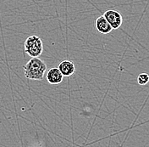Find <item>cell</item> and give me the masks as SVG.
<instances>
[{"label": "cell", "mask_w": 149, "mask_h": 147, "mask_svg": "<svg viewBox=\"0 0 149 147\" xmlns=\"http://www.w3.org/2000/svg\"><path fill=\"white\" fill-rule=\"evenodd\" d=\"M46 78L47 83L56 85L62 83L64 76L60 72L58 68H51L47 72Z\"/></svg>", "instance_id": "cell-4"}, {"label": "cell", "mask_w": 149, "mask_h": 147, "mask_svg": "<svg viewBox=\"0 0 149 147\" xmlns=\"http://www.w3.org/2000/svg\"><path fill=\"white\" fill-rule=\"evenodd\" d=\"M137 83L140 85H146L149 83V75L148 73H140L137 77Z\"/></svg>", "instance_id": "cell-7"}, {"label": "cell", "mask_w": 149, "mask_h": 147, "mask_svg": "<svg viewBox=\"0 0 149 147\" xmlns=\"http://www.w3.org/2000/svg\"><path fill=\"white\" fill-rule=\"evenodd\" d=\"M58 68L64 77H70L74 74L75 71V65L74 63L68 60L61 61Z\"/></svg>", "instance_id": "cell-6"}, {"label": "cell", "mask_w": 149, "mask_h": 147, "mask_svg": "<svg viewBox=\"0 0 149 147\" xmlns=\"http://www.w3.org/2000/svg\"><path fill=\"white\" fill-rule=\"evenodd\" d=\"M103 16L110 24L113 30H116V29L120 28L123 23L122 15L116 10H113V9L107 10L103 14Z\"/></svg>", "instance_id": "cell-3"}, {"label": "cell", "mask_w": 149, "mask_h": 147, "mask_svg": "<svg viewBox=\"0 0 149 147\" xmlns=\"http://www.w3.org/2000/svg\"><path fill=\"white\" fill-rule=\"evenodd\" d=\"M95 27L97 29V31L100 32L101 34H109L113 30L110 24L104 18L103 15L97 18L95 21Z\"/></svg>", "instance_id": "cell-5"}, {"label": "cell", "mask_w": 149, "mask_h": 147, "mask_svg": "<svg viewBox=\"0 0 149 147\" xmlns=\"http://www.w3.org/2000/svg\"><path fill=\"white\" fill-rule=\"evenodd\" d=\"M25 77L30 80L42 81L47 72L46 63L39 57L31 58L24 65Z\"/></svg>", "instance_id": "cell-1"}, {"label": "cell", "mask_w": 149, "mask_h": 147, "mask_svg": "<svg viewBox=\"0 0 149 147\" xmlns=\"http://www.w3.org/2000/svg\"><path fill=\"white\" fill-rule=\"evenodd\" d=\"M24 49L26 54L31 58L39 57L43 52L42 40L36 35H31L28 37L24 44Z\"/></svg>", "instance_id": "cell-2"}]
</instances>
